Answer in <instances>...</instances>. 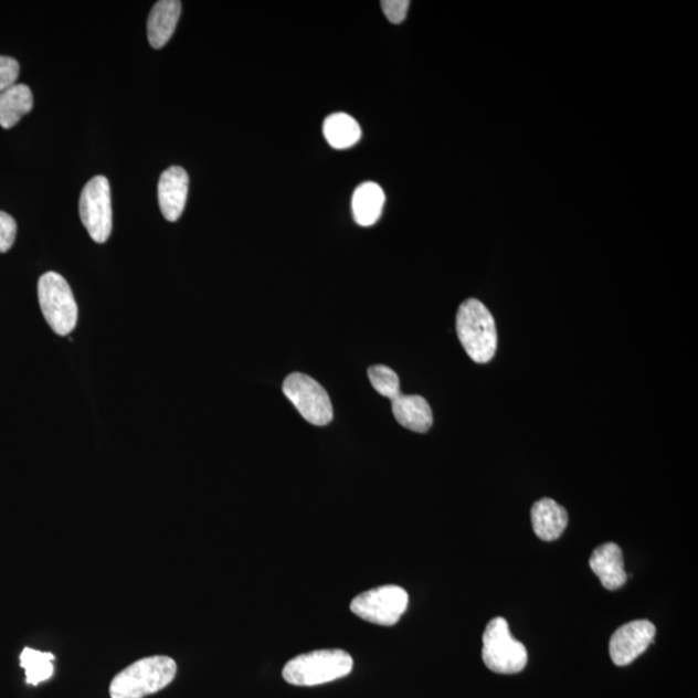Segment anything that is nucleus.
<instances>
[{
    "label": "nucleus",
    "instance_id": "aec40b11",
    "mask_svg": "<svg viewBox=\"0 0 698 698\" xmlns=\"http://www.w3.org/2000/svg\"><path fill=\"white\" fill-rule=\"evenodd\" d=\"M18 224L7 212L0 211V253H7L17 240Z\"/></svg>",
    "mask_w": 698,
    "mask_h": 698
},
{
    "label": "nucleus",
    "instance_id": "9b49d317",
    "mask_svg": "<svg viewBox=\"0 0 698 698\" xmlns=\"http://www.w3.org/2000/svg\"><path fill=\"white\" fill-rule=\"evenodd\" d=\"M590 568L606 590H617L625 585L627 574L625 572L624 557L616 543L599 546L590 558Z\"/></svg>",
    "mask_w": 698,
    "mask_h": 698
},
{
    "label": "nucleus",
    "instance_id": "f03ea898",
    "mask_svg": "<svg viewBox=\"0 0 698 698\" xmlns=\"http://www.w3.org/2000/svg\"><path fill=\"white\" fill-rule=\"evenodd\" d=\"M457 334L461 345L476 363H487L495 358L497 326L489 309L480 300L462 303L457 314Z\"/></svg>",
    "mask_w": 698,
    "mask_h": 698
},
{
    "label": "nucleus",
    "instance_id": "0eeeda50",
    "mask_svg": "<svg viewBox=\"0 0 698 698\" xmlns=\"http://www.w3.org/2000/svg\"><path fill=\"white\" fill-rule=\"evenodd\" d=\"M80 215L91 239L104 244L112 234L113 212L109 180L95 177L83 188Z\"/></svg>",
    "mask_w": 698,
    "mask_h": 698
},
{
    "label": "nucleus",
    "instance_id": "a211bd4d",
    "mask_svg": "<svg viewBox=\"0 0 698 698\" xmlns=\"http://www.w3.org/2000/svg\"><path fill=\"white\" fill-rule=\"evenodd\" d=\"M53 662L55 656L49 652H40L25 648L20 656V665L27 673L28 685L38 686L49 680L53 675Z\"/></svg>",
    "mask_w": 698,
    "mask_h": 698
},
{
    "label": "nucleus",
    "instance_id": "f257e3e1",
    "mask_svg": "<svg viewBox=\"0 0 698 698\" xmlns=\"http://www.w3.org/2000/svg\"><path fill=\"white\" fill-rule=\"evenodd\" d=\"M178 666L166 656L139 659L112 680V698H144L170 686Z\"/></svg>",
    "mask_w": 698,
    "mask_h": 698
},
{
    "label": "nucleus",
    "instance_id": "7ed1b4c3",
    "mask_svg": "<svg viewBox=\"0 0 698 698\" xmlns=\"http://www.w3.org/2000/svg\"><path fill=\"white\" fill-rule=\"evenodd\" d=\"M352 669L353 659L346 651L322 649L290 659L283 675L293 686L313 687L345 678Z\"/></svg>",
    "mask_w": 698,
    "mask_h": 698
},
{
    "label": "nucleus",
    "instance_id": "f8f14e48",
    "mask_svg": "<svg viewBox=\"0 0 698 698\" xmlns=\"http://www.w3.org/2000/svg\"><path fill=\"white\" fill-rule=\"evenodd\" d=\"M394 419L402 427L426 434L434 424V414L426 399L419 394H402L392 400Z\"/></svg>",
    "mask_w": 698,
    "mask_h": 698
},
{
    "label": "nucleus",
    "instance_id": "4468645a",
    "mask_svg": "<svg viewBox=\"0 0 698 698\" xmlns=\"http://www.w3.org/2000/svg\"><path fill=\"white\" fill-rule=\"evenodd\" d=\"M533 530L543 541H556L568 526V512L556 500L543 498L532 507Z\"/></svg>",
    "mask_w": 698,
    "mask_h": 698
},
{
    "label": "nucleus",
    "instance_id": "412c9836",
    "mask_svg": "<svg viewBox=\"0 0 698 698\" xmlns=\"http://www.w3.org/2000/svg\"><path fill=\"white\" fill-rule=\"evenodd\" d=\"M19 73L20 65L17 60L0 56V94H2L3 91L17 85Z\"/></svg>",
    "mask_w": 698,
    "mask_h": 698
},
{
    "label": "nucleus",
    "instance_id": "39448f33",
    "mask_svg": "<svg viewBox=\"0 0 698 698\" xmlns=\"http://www.w3.org/2000/svg\"><path fill=\"white\" fill-rule=\"evenodd\" d=\"M483 662L493 673L516 674L528 664V651L511 635L508 622L493 618L483 635Z\"/></svg>",
    "mask_w": 698,
    "mask_h": 698
},
{
    "label": "nucleus",
    "instance_id": "1a4fd4ad",
    "mask_svg": "<svg viewBox=\"0 0 698 698\" xmlns=\"http://www.w3.org/2000/svg\"><path fill=\"white\" fill-rule=\"evenodd\" d=\"M656 627L647 620H637L616 630L611 637L610 655L614 665L627 666L654 643Z\"/></svg>",
    "mask_w": 698,
    "mask_h": 698
},
{
    "label": "nucleus",
    "instance_id": "20e7f679",
    "mask_svg": "<svg viewBox=\"0 0 698 698\" xmlns=\"http://www.w3.org/2000/svg\"><path fill=\"white\" fill-rule=\"evenodd\" d=\"M38 299L50 328L60 337L70 336L78 322V306L66 279L55 272L45 273L38 283Z\"/></svg>",
    "mask_w": 698,
    "mask_h": 698
},
{
    "label": "nucleus",
    "instance_id": "f3484780",
    "mask_svg": "<svg viewBox=\"0 0 698 698\" xmlns=\"http://www.w3.org/2000/svg\"><path fill=\"white\" fill-rule=\"evenodd\" d=\"M361 127L353 117L346 113L331 114L325 119L324 135L334 149L352 148L361 139Z\"/></svg>",
    "mask_w": 698,
    "mask_h": 698
},
{
    "label": "nucleus",
    "instance_id": "dca6fc26",
    "mask_svg": "<svg viewBox=\"0 0 698 698\" xmlns=\"http://www.w3.org/2000/svg\"><path fill=\"white\" fill-rule=\"evenodd\" d=\"M32 89L27 85H14L0 94V127L12 128L33 109Z\"/></svg>",
    "mask_w": 698,
    "mask_h": 698
},
{
    "label": "nucleus",
    "instance_id": "4be33fe9",
    "mask_svg": "<svg viewBox=\"0 0 698 698\" xmlns=\"http://www.w3.org/2000/svg\"><path fill=\"white\" fill-rule=\"evenodd\" d=\"M381 6L387 20L398 25L406 19L411 2L408 0H383Z\"/></svg>",
    "mask_w": 698,
    "mask_h": 698
},
{
    "label": "nucleus",
    "instance_id": "ddd939ff",
    "mask_svg": "<svg viewBox=\"0 0 698 698\" xmlns=\"http://www.w3.org/2000/svg\"><path fill=\"white\" fill-rule=\"evenodd\" d=\"M181 13L178 0H161L151 10L148 19V41L151 47L161 50L171 40Z\"/></svg>",
    "mask_w": 698,
    "mask_h": 698
},
{
    "label": "nucleus",
    "instance_id": "423d86ee",
    "mask_svg": "<svg viewBox=\"0 0 698 698\" xmlns=\"http://www.w3.org/2000/svg\"><path fill=\"white\" fill-rule=\"evenodd\" d=\"M283 391L308 423L321 427L332 421L334 411L329 394L314 378L293 373L285 379Z\"/></svg>",
    "mask_w": 698,
    "mask_h": 698
},
{
    "label": "nucleus",
    "instance_id": "6ab92c4d",
    "mask_svg": "<svg viewBox=\"0 0 698 698\" xmlns=\"http://www.w3.org/2000/svg\"><path fill=\"white\" fill-rule=\"evenodd\" d=\"M368 376L371 385H373L374 390L379 394H382L383 398L392 401L401 393L399 376L394 373L392 369L383 366L371 367L368 370Z\"/></svg>",
    "mask_w": 698,
    "mask_h": 698
},
{
    "label": "nucleus",
    "instance_id": "2eb2a0df",
    "mask_svg": "<svg viewBox=\"0 0 698 698\" xmlns=\"http://www.w3.org/2000/svg\"><path fill=\"white\" fill-rule=\"evenodd\" d=\"M385 202V195L381 186L367 181L358 188L352 197V211L356 223L361 226L374 225L382 211Z\"/></svg>",
    "mask_w": 698,
    "mask_h": 698
},
{
    "label": "nucleus",
    "instance_id": "6e6552de",
    "mask_svg": "<svg viewBox=\"0 0 698 698\" xmlns=\"http://www.w3.org/2000/svg\"><path fill=\"white\" fill-rule=\"evenodd\" d=\"M409 604V595L399 586L377 588L359 596L351 603L356 616L370 624L381 626L396 625Z\"/></svg>",
    "mask_w": 698,
    "mask_h": 698
},
{
    "label": "nucleus",
    "instance_id": "9d476101",
    "mask_svg": "<svg viewBox=\"0 0 698 698\" xmlns=\"http://www.w3.org/2000/svg\"><path fill=\"white\" fill-rule=\"evenodd\" d=\"M189 177L184 169L172 166L159 178L158 203L166 220L177 222L188 199Z\"/></svg>",
    "mask_w": 698,
    "mask_h": 698
}]
</instances>
